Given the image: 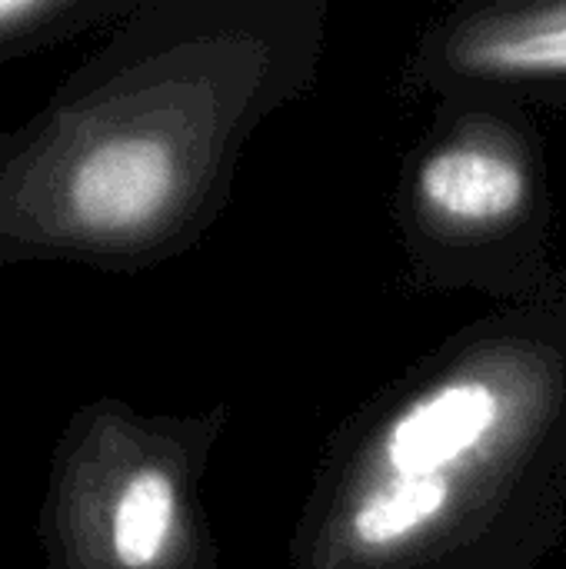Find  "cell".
<instances>
[{
    "instance_id": "3957f363",
    "label": "cell",
    "mask_w": 566,
    "mask_h": 569,
    "mask_svg": "<svg viewBox=\"0 0 566 569\" xmlns=\"http://www.w3.org/2000/svg\"><path fill=\"white\" fill-rule=\"evenodd\" d=\"M420 190L430 210L447 220L497 223L520 207L527 180L507 153L484 147H454L427 160L420 173Z\"/></svg>"
},
{
    "instance_id": "277c9868",
    "label": "cell",
    "mask_w": 566,
    "mask_h": 569,
    "mask_svg": "<svg viewBox=\"0 0 566 569\" xmlns=\"http://www.w3.org/2000/svg\"><path fill=\"white\" fill-rule=\"evenodd\" d=\"M120 10L113 0H0V60L50 50Z\"/></svg>"
},
{
    "instance_id": "5b68a950",
    "label": "cell",
    "mask_w": 566,
    "mask_h": 569,
    "mask_svg": "<svg viewBox=\"0 0 566 569\" xmlns=\"http://www.w3.org/2000/svg\"><path fill=\"white\" fill-rule=\"evenodd\" d=\"M450 487L434 477H400L390 487L377 490L354 513V537L364 547H390L424 523H430L447 507Z\"/></svg>"
},
{
    "instance_id": "6da1fadb",
    "label": "cell",
    "mask_w": 566,
    "mask_h": 569,
    "mask_svg": "<svg viewBox=\"0 0 566 569\" xmlns=\"http://www.w3.org/2000/svg\"><path fill=\"white\" fill-rule=\"evenodd\" d=\"M113 403L77 410L60 430L37 510L43 569H170L180 477Z\"/></svg>"
},
{
    "instance_id": "7a4b0ae2",
    "label": "cell",
    "mask_w": 566,
    "mask_h": 569,
    "mask_svg": "<svg viewBox=\"0 0 566 569\" xmlns=\"http://www.w3.org/2000/svg\"><path fill=\"white\" fill-rule=\"evenodd\" d=\"M497 420V397L484 383H454L420 400L387 437V463L400 477H434L464 457Z\"/></svg>"
}]
</instances>
